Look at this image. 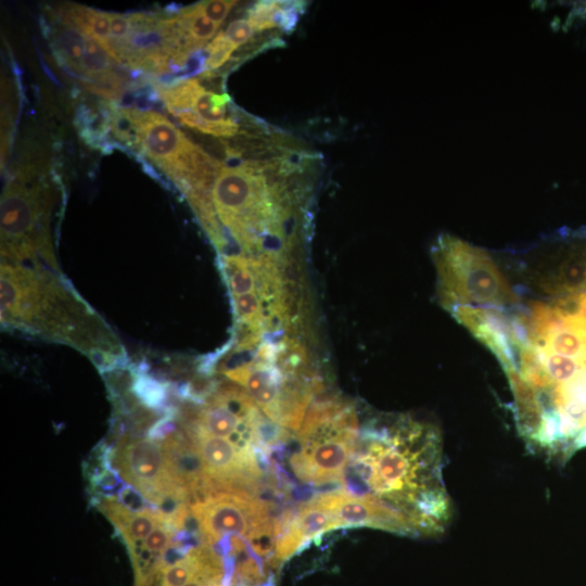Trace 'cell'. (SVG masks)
Masks as SVG:
<instances>
[{
    "mask_svg": "<svg viewBox=\"0 0 586 586\" xmlns=\"http://www.w3.org/2000/svg\"><path fill=\"white\" fill-rule=\"evenodd\" d=\"M0 273L3 327L69 345L102 372L125 368L118 337L62 272L43 265L1 263Z\"/></svg>",
    "mask_w": 586,
    "mask_h": 586,
    "instance_id": "1",
    "label": "cell"
},
{
    "mask_svg": "<svg viewBox=\"0 0 586 586\" xmlns=\"http://www.w3.org/2000/svg\"><path fill=\"white\" fill-rule=\"evenodd\" d=\"M111 459L122 477L168 515L189 502V491L173 474L162 443L151 437L123 435Z\"/></svg>",
    "mask_w": 586,
    "mask_h": 586,
    "instance_id": "2",
    "label": "cell"
},
{
    "mask_svg": "<svg viewBox=\"0 0 586 586\" xmlns=\"http://www.w3.org/2000/svg\"><path fill=\"white\" fill-rule=\"evenodd\" d=\"M135 148L166 173L184 192L206 168L209 155L163 115L131 109Z\"/></svg>",
    "mask_w": 586,
    "mask_h": 586,
    "instance_id": "3",
    "label": "cell"
},
{
    "mask_svg": "<svg viewBox=\"0 0 586 586\" xmlns=\"http://www.w3.org/2000/svg\"><path fill=\"white\" fill-rule=\"evenodd\" d=\"M203 544L213 546L222 537H249L269 521L271 505L245 492L219 491L190 504Z\"/></svg>",
    "mask_w": 586,
    "mask_h": 586,
    "instance_id": "4",
    "label": "cell"
},
{
    "mask_svg": "<svg viewBox=\"0 0 586 586\" xmlns=\"http://www.w3.org/2000/svg\"><path fill=\"white\" fill-rule=\"evenodd\" d=\"M311 501L327 510L339 527L370 526L403 535H415L402 515L372 497L333 492L316 496Z\"/></svg>",
    "mask_w": 586,
    "mask_h": 586,
    "instance_id": "5",
    "label": "cell"
},
{
    "mask_svg": "<svg viewBox=\"0 0 586 586\" xmlns=\"http://www.w3.org/2000/svg\"><path fill=\"white\" fill-rule=\"evenodd\" d=\"M230 105L231 99L227 93L217 94L201 87L190 107L176 117L203 133L232 137L239 132V125L229 113Z\"/></svg>",
    "mask_w": 586,
    "mask_h": 586,
    "instance_id": "6",
    "label": "cell"
},
{
    "mask_svg": "<svg viewBox=\"0 0 586 586\" xmlns=\"http://www.w3.org/2000/svg\"><path fill=\"white\" fill-rule=\"evenodd\" d=\"M98 507L115 526L127 547L143 540L156 526L170 518L157 509L133 511L111 497L99 499Z\"/></svg>",
    "mask_w": 586,
    "mask_h": 586,
    "instance_id": "7",
    "label": "cell"
},
{
    "mask_svg": "<svg viewBox=\"0 0 586 586\" xmlns=\"http://www.w3.org/2000/svg\"><path fill=\"white\" fill-rule=\"evenodd\" d=\"M305 7L301 1H258L249 10L246 20L254 31L280 27L290 33Z\"/></svg>",
    "mask_w": 586,
    "mask_h": 586,
    "instance_id": "8",
    "label": "cell"
},
{
    "mask_svg": "<svg viewBox=\"0 0 586 586\" xmlns=\"http://www.w3.org/2000/svg\"><path fill=\"white\" fill-rule=\"evenodd\" d=\"M183 35L184 48L194 53L214 39L220 26L215 24L203 11L200 2L183 9L176 16Z\"/></svg>",
    "mask_w": 586,
    "mask_h": 586,
    "instance_id": "9",
    "label": "cell"
},
{
    "mask_svg": "<svg viewBox=\"0 0 586 586\" xmlns=\"http://www.w3.org/2000/svg\"><path fill=\"white\" fill-rule=\"evenodd\" d=\"M53 41L56 55L67 67L80 74L86 35L68 25H60L54 30Z\"/></svg>",
    "mask_w": 586,
    "mask_h": 586,
    "instance_id": "10",
    "label": "cell"
},
{
    "mask_svg": "<svg viewBox=\"0 0 586 586\" xmlns=\"http://www.w3.org/2000/svg\"><path fill=\"white\" fill-rule=\"evenodd\" d=\"M111 60L113 59L98 41L86 36V46L80 65L81 75L95 79L110 74Z\"/></svg>",
    "mask_w": 586,
    "mask_h": 586,
    "instance_id": "11",
    "label": "cell"
},
{
    "mask_svg": "<svg viewBox=\"0 0 586 586\" xmlns=\"http://www.w3.org/2000/svg\"><path fill=\"white\" fill-rule=\"evenodd\" d=\"M234 50H237L235 46L228 39L225 31H219L206 46V69L211 72L222 66Z\"/></svg>",
    "mask_w": 586,
    "mask_h": 586,
    "instance_id": "12",
    "label": "cell"
},
{
    "mask_svg": "<svg viewBox=\"0 0 586 586\" xmlns=\"http://www.w3.org/2000/svg\"><path fill=\"white\" fill-rule=\"evenodd\" d=\"M111 22V43H110V56L112 58V50L122 43L129 35L131 30L130 15H124L118 13H110Z\"/></svg>",
    "mask_w": 586,
    "mask_h": 586,
    "instance_id": "13",
    "label": "cell"
},
{
    "mask_svg": "<svg viewBox=\"0 0 586 586\" xmlns=\"http://www.w3.org/2000/svg\"><path fill=\"white\" fill-rule=\"evenodd\" d=\"M205 14L218 26L222 24L237 1L209 0L200 2Z\"/></svg>",
    "mask_w": 586,
    "mask_h": 586,
    "instance_id": "14",
    "label": "cell"
},
{
    "mask_svg": "<svg viewBox=\"0 0 586 586\" xmlns=\"http://www.w3.org/2000/svg\"><path fill=\"white\" fill-rule=\"evenodd\" d=\"M254 30L246 18L235 20L229 24L227 30H225L228 39L238 49L241 44H244L252 37Z\"/></svg>",
    "mask_w": 586,
    "mask_h": 586,
    "instance_id": "15",
    "label": "cell"
}]
</instances>
